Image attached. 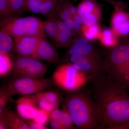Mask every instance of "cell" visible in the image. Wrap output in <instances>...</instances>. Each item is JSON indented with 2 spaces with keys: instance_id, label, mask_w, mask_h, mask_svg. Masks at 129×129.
<instances>
[{
  "instance_id": "cell-1",
  "label": "cell",
  "mask_w": 129,
  "mask_h": 129,
  "mask_svg": "<svg viewBox=\"0 0 129 129\" xmlns=\"http://www.w3.org/2000/svg\"><path fill=\"white\" fill-rule=\"evenodd\" d=\"M89 81L91 85V94L99 111L101 129L119 123H129L128 90L114 82L107 74Z\"/></svg>"
},
{
  "instance_id": "cell-2",
  "label": "cell",
  "mask_w": 129,
  "mask_h": 129,
  "mask_svg": "<svg viewBox=\"0 0 129 129\" xmlns=\"http://www.w3.org/2000/svg\"><path fill=\"white\" fill-rule=\"evenodd\" d=\"M63 106L79 128L101 129L99 111L90 90L81 88L70 92Z\"/></svg>"
},
{
  "instance_id": "cell-3",
  "label": "cell",
  "mask_w": 129,
  "mask_h": 129,
  "mask_svg": "<svg viewBox=\"0 0 129 129\" xmlns=\"http://www.w3.org/2000/svg\"><path fill=\"white\" fill-rule=\"evenodd\" d=\"M53 80L59 88L69 92L79 89L88 81L85 74L70 63L58 67L53 73Z\"/></svg>"
},
{
  "instance_id": "cell-4",
  "label": "cell",
  "mask_w": 129,
  "mask_h": 129,
  "mask_svg": "<svg viewBox=\"0 0 129 129\" xmlns=\"http://www.w3.org/2000/svg\"><path fill=\"white\" fill-rule=\"evenodd\" d=\"M50 84L47 79L19 77L10 81L6 88L13 95H30L43 92Z\"/></svg>"
},
{
  "instance_id": "cell-5",
  "label": "cell",
  "mask_w": 129,
  "mask_h": 129,
  "mask_svg": "<svg viewBox=\"0 0 129 129\" xmlns=\"http://www.w3.org/2000/svg\"><path fill=\"white\" fill-rule=\"evenodd\" d=\"M104 61L106 74L112 78L129 64V44L115 47Z\"/></svg>"
},
{
  "instance_id": "cell-6",
  "label": "cell",
  "mask_w": 129,
  "mask_h": 129,
  "mask_svg": "<svg viewBox=\"0 0 129 129\" xmlns=\"http://www.w3.org/2000/svg\"><path fill=\"white\" fill-rule=\"evenodd\" d=\"M14 68L16 76L34 78H41L47 70L46 65L39 60L23 56L16 60Z\"/></svg>"
},
{
  "instance_id": "cell-7",
  "label": "cell",
  "mask_w": 129,
  "mask_h": 129,
  "mask_svg": "<svg viewBox=\"0 0 129 129\" xmlns=\"http://www.w3.org/2000/svg\"><path fill=\"white\" fill-rule=\"evenodd\" d=\"M32 17H10L4 19L1 24V30L14 37L30 36Z\"/></svg>"
},
{
  "instance_id": "cell-8",
  "label": "cell",
  "mask_w": 129,
  "mask_h": 129,
  "mask_svg": "<svg viewBox=\"0 0 129 129\" xmlns=\"http://www.w3.org/2000/svg\"><path fill=\"white\" fill-rule=\"evenodd\" d=\"M77 10V13L82 19L84 25H95L99 21L101 8L96 1L84 0L79 4Z\"/></svg>"
},
{
  "instance_id": "cell-9",
  "label": "cell",
  "mask_w": 129,
  "mask_h": 129,
  "mask_svg": "<svg viewBox=\"0 0 129 129\" xmlns=\"http://www.w3.org/2000/svg\"><path fill=\"white\" fill-rule=\"evenodd\" d=\"M14 38L16 51L21 56L34 59L37 45L43 37L22 36Z\"/></svg>"
},
{
  "instance_id": "cell-10",
  "label": "cell",
  "mask_w": 129,
  "mask_h": 129,
  "mask_svg": "<svg viewBox=\"0 0 129 129\" xmlns=\"http://www.w3.org/2000/svg\"><path fill=\"white\" fill-rule=\"evenodd\" d=\"M115 12L112 18L111 23L115 35L123 36L129 34V13L124 11V8L114 7Z\"/></svg>"
},
{
  "instance_id": "cell-11",
  "label": "cell",
  "mask_w": 129,
  "mask_h": 129,
  "mask_svg": "<svg viewBox=\"0 0 129 129\" xmlns=\"http://www.w3.org/2000/svg\"><path fill=\"white\" fill-rule=\"evenodd\" d=\"M18 114L25 120H33L39 109L36 103L29 96H24L16 102Z\"/></svg>"
},
{
  "instance_id": "cell-12",
  "label": "cell",
  "mask_w": 129,
  "mask_h": 129,
  "mask_svg": "<svg viewBox=\"0 0 129 129\" xmlns=\"http://www.w3.org/2000/svg\"><path fill=\"white\" fill-rule=\"evenodd\" d=\"M51 127L54 129H74V124L69 113L64 109H57L49 114Z\"/></svg>"
},
{
  "instance_id": "cell-13",
  "label": "cell",
  "mask_w": 129,
  "mask_h": 129,
  "mask_svg": "<svg viewBox=\"0 0 129 129\" xmlns=\"http://www.w3.org/2000/svg\"><path fill=\"white\" fill-rule=\"evenodd\" d=\"M34 59H42L48 62L57 63L59 61V56L57 52L44 37L42 38L38 44Z\"/></svg>"
},
{
  "instance_id": "cell-14",
  "label": "cell",
  "mask_w": 129,
  "mask_h": 129,
  "mask_svg": "<svg viewBox=\"0 0 129 129\" xmlns=\"http://www.w3.org/2000/svg\"><path fill=\"white\" fill-rule=\"evenodd\" d=\"M2 114L5 117L8 129H29L25 119L21 118L18 114L6 110Z\"/></svg>"
},
{
  "instance_id": "cell-15",
  "label": "cell",
  "mask_w": 129,
  "mask_h": 129,
  "mask_svg": "<svg viewBox=\"0 0 129 129\" xmlns=\"http://www.w3.org/2000/svg\"><path fill=\"white\" fill-rule=\"evenodd\" d=\"M59 0L43 1L40 8V13L47 18L51 19L57 17V6Z\"/></svg>"
},
{
  "instance_id": "cell-16",
  "label": "cell",
  "mask_w": 129,
  "mask_h": 129,
  "mask_svg": "<svg viewBox=\"0 0 129 129\" xmlns=\"http://www.w3.org/2000/svg\"><path fill=\"white\" fill-rule=\"evenodd\" d=\"M29 96L32 98L35 102L39 101H43L52 103L60 104V96L57 93L53 91H43L36 94Z\"/></svg>"
},
{
  "instance_id": "cell-17",
  "label": "cell",
  "mask_w": 129,
  "mask_h": 129,
  "mask_svg": "<svg viewBox=\"0 0 129 129\" xmlns=\"http://www.w3.org/2000/svg\"><path fill=\"white\" fill-rule=\"evenodd\" d=\"M115 35L113 31L107 29L100 33L99 37L101 42L105 46L113 47L116 46L118 44Z\"/></svg>"
},
{
  "instance_id": "cell-18",
  "label": "cell",
  "mask_w": 129,
  "mask_h": 129,
  "mask_svg": "<svg viewBox=\"0 0 129 129\" xmlns=\"http://www.w3.org/2000/svg\"><path fill=\"white\" fill-rule=\"evenodd\" d=\"M11 36L1 30L0 32V53H6L11 51L13 42Z\"/></svg>"
},
{
  "instance_id": "cell-19",
  "label": "cell",
  "mask_w": 129,
  "mask_h": 129,
  "mask_svg": "<svg viewBox=\"0 0 129 129\" xmlns=\"http://www.w3.org/2000/svg\"><path fill=\"white\" fill-rule=\"evenodd\" d=\"M12 69L11 59L6 53H0V76L8 74Z\"/></svg>"
},
{
  "instance_id": "cell-20",
  "label": "cell",
  "mask_w": 129,
  "mask_h": 129,
  "mask_svg": "<svg viewBox=\"0 0 129 129\" xmlns=\"http://www.w3.org/2000/svg\"><path fill=\"white\" fill-rule=\"evenodd\" d=\"M85 37L87 39L91 40L99 37L100 34L99 26L97 24L87 26L83 24L81 28Z\"/></svg>"
},
{
  "instance_id": "cell-21",
  "label": "cell",
  "mask_w": 129,
  "mask_h": 129,
  "mask_svg": "<svg viewBox=\"0 0 129 129\" xmlns=\"http://www.w3.org/2000/svg\"><path fill=\"white\" fill-rule=\"evenodd\" d=\"M45 32L49 37L55 40L58 32V29L54 19H47L43 23Z\"/></svg>"
},
{
  "instance_id": "cell-22",
  "label": "cell",
  "mask_w": 129,
  "mask_h": 129,
  "mask_svg": "<svg viewBox=\"0 0 129 129\" xmlns=\"http://www.w3.org/2000/svg\"><path fill=\"white\" fill-rule=\"evenodd\" d=\"M42 0H24L23 10L35 13H39L40 11V8Z\"/></svg>"
},
{
  "instance_id": "cell-23",
  "label": "cell",
  "mask_w": 129,
  "mask_h": 129,
  "mask_svg": "<svg viewBox=\"0 0 129 129\" xmlns=\"http://www.w3.org/2000/svg\"><path fill=\"white\" fill-rule=\"evenodd\" d=\"M13 95L6 88L1 89L0 92V114L6 110L8 102Z\"/></svg>"
},
{
  "instance_id": "cell-24",
  "label": "cell",
  "mask_w": 129,
  "mask_h": 129,
  "mask_svg": "<svg viewBox=\"0 0 129 129\" xmlns=\"http://www.w3.org/2000/svg\"><path fill=\"white\" fill-rule=\"evenodd\" d=\"M35 102L40 109L46 111L48 114L58 109L60 104L59 103H52L43 101H37Z\"/></svg>"
},
{
  "instance_id": "cell-25",
  "label": "cell",
  "mask_w": 129,
  "mask_h": 129,
  "mask_svg": "<svg viewBox=\"0 0 129 129\" xmlns=\"http://www.w3.org/2000/svg\"><path fill=\"white\" fill-rule=\"evenodd\" d=\"M49 120V114L41 109H39L36 115L33 119V121L40 124L45 125Z\"/></svg>"
},
{
  "instance_id": "cell-26",
  "label": "cell",
  "mask_w": 129,
  "mask_h": 129,
  "mask_svg": "<svg viewBox=\"0 0 129 129\" xmlns=\"http://www.w3.org/2000/svg\"><path fill=\"white\" fill-rule=\"evenodd\" d=\"M71 38L66 35L58 32L55 40L58 47H67L71 43Z\"/></svg>"
},
{
  "instance_id": "cell-27",
  "label": "cell",
  "mask_w": 129,
  "mask_h": 129,
  "mask_svg": "<svg viewBox=\"0 0 129 129\" xmlns=\"http://www.w3.org/2000/svg\"><path fill=\"white\" fill-rule=\"evenodd\" d=\"M53 19L56 23L58 32L71 37L73 34L72 30L65 25L63 21H61L57 17Z\"/></svg>"
},
{
  "instance_id": "cell-28",
  "label": "cell",
  "mask_w": 129,
  "mask_h": 129,
  "mask_svg": "<svg viewBox=\"0 0 129 129\" xmlns=\"http://www.w3.org/2000/svg\"><path fill=\"white\" fill-rule=\"evenodd\" d=\"M24 0H9L11 13L19 12L23 10Z\"/></svg>"
},
{
  "instance_id": "cell-29",
  "label": "cell",
  "mask_w": 129,
  "mask_h": 129,
  "mask_svg": "<svg viewBox=\"0 0 129 129\" xmlns=\"http://www.w3.org/2000/svg\"><path fill=\"white\" fill-rule=\"evenodd\" d=\"M1 15H8L11 13L9 0H0Z\"/></svg>"
},
{
  "instance_id": "cell-30",
  "label": "cell",
  "mask_w": 129,
  "mask_h": 129,
  "mask_svg": "<svg viewBox=\"0 0 129 129\" xmlns=\"http://www.w3.org/2000/svg\"><path fill=\"white\" fill-rule=\"evenodd\" d=\"M29 129H47L48 128L45 125L40 124L34 121L25 120Z\"/></svg>"
},
{
  "instance_id": "cell-31",
  "label": "cell",
  "mask_w": 129,
  "mask_h": 129,
  "mask_svg": "<svg viewBox=\"0 0 129 129\" xmlns=\"http://www.w3.org/2000/svg\"><path fill=\"white\" fill-rule=\"evenodd\" d=\"M107 129H129V123H121L113 125L107 128Z\"/></svg>"
},
{
  "instance_id": "cell-32",
  "label": "cell",
  "mask_w": 129,
  "mask_h": 129,
  "mask_svg": "<svg viewBox=\"0 0 129 129\" xmlns=\"http://www.w3.org/2000/svg\"><path fill=\"white\" fill-rule=\"evenodd\" d=\"M87 44H88V39L86 38H83L77 40L75 42L74 45L77 48H80Z\"/></svg>"
},
{
  "instance_id": "cell-33",
  "label": "cell",
  "mask_w": 129,
  "mask_h": 129,
  "mask_svg": "<svg viewBox=\"0 0 129 129\" xmlns=\"http://www.w3.org/2000/svg\"><path fill=\"white\" fill-rule=\"evenodd\" d=\"M94 1H97V0H94ZM101 1H103L106 2L108 3H109V4L113 5L114 7L120 6L124 8L126 7V6L124 3L121 2L117 1L115 0H101Z\"/></svg>"
},
{
  "instance_id": "cell-34",
  "label": "cell",
  "mask_w": 129,
  "mask_h": 129,
  "mask_svg": "<svg viewBox=\"0 0 129 129\" xmlns=\"http://www.w3.org/2000/svg\"><path fill=\"white\" fill-rule=\"evenodd\" d=\"M63 22L65 25L72 30V33H73V30L75 31L74 28V21L73 19L71 18L68 19L63 21Z\"/></svg>"
},
{
  "instance_id": "cell-35",
  "label": "cell",
  "mask_w": 129,
  "mask_h": 129,
  "mask_svg": "<svg viewBox=\"0 0 129 129\" xmlns=\"http://www.w3.org/2000/svg\"><path fill=\"white\" fill-rule=\"evenodd\" d=\"M68 4L69 8L70 11L71 12V15H72V19L74 20V17L76 14H77V9L75 8V7L69 1H68Z\"/></svg>"
},
{
  "instance_id": "cell-36",
  "label": "cell",
  "mask_w": 129,
  "mask_h": 129,
  "mask_svg": "<svg viewBox=\"0 0 129 129\" xmlns=\"http://www.w3.org/2000/svg\"><path fill=\"white\" fill-rule=\"evenodd\" d=\"M0 129H8L6 119L3 114H0Z\"/></svg>"
},
{
  "instance_id": "cell-37",
  "label": "cell",
  "mask_w": 129,
  "mask_h": 129,
  "mask_svg": "<svg viewBox=\"0 0 129 129\" xmlns=\"http://www.w3.org/2000/svg\"><path fill=\"white\" fill-rule=\"evenodd\" d=\"M74 20L76 22L79 24H80V25L83 24V22L82 19L81 18L80 16H79L78 14V13L74 17Z\"/></svg>"
},
{
  "instance_id": "cell-38",
  "label": "cell",
  "mask_w": 129,
  "mask_h": 129,
  "mask_svg": "<svg viewBox=\"0 0 129 129\" xmlns=\"http://www.w3.org/2000/svg\"><path fill=\"white\" fill-rule=\"evenodd\" d=\"M42 1H47V0H42Z\"/></svg>"
},
{
  "instance_id": "cell-39",
  "label": "cell",
  "mask_w": 129,
  "mask_h": 129,
  "mask_svg": "<svg viewBox=\"0 0 129 129\" xmlns=\"http://www.w3.org/2000/svg\"></svg>"
}]
</instances>
